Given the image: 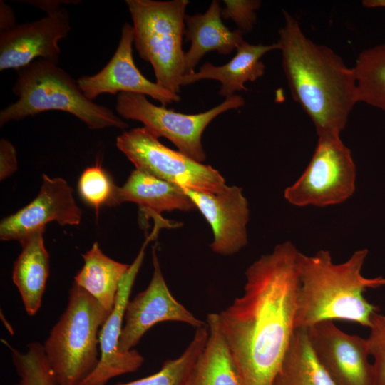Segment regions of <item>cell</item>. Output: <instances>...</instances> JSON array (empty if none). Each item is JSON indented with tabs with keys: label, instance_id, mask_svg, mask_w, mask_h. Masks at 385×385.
Listing matches in <instances>:
<instances>
[{
	"label": "cell",
	"instance_id": "1",
	"mask_svg": "<svg viewBox=\"0 0 385 385\" xmlns=\"http://www.w3.org/2000/svg\"><path fill=\"white\" fill-rule=\"evenodd\" d=\"M299 251L275 246L245 272L243 294L218 313L242 385H272L295 331Z\"/></svg>",
	"mask_w": 385,
	"mask_h": 385
},
{
	"label": "cell",
	"instance_id": "2",
	"mask_svg": "<svg viewBox=\"0 0 385 385\" xmlns=\"http://www.w3.org/2000/svg\"><path fill=\"white\" fill-rule=\"evenodd\" d=\"M282 14L277 43L292 98L312 121L318 138L340 136L359 103L354 68L332 48L309 38L293 16Z\"/></svg>",
	"mask_w": 385,
	"mask_h": 385
},
{
	"label": "cell",
	"instance_id": "3",
	"mask_svg": "<svg viewBox=\"0 0 385 385\" xmlns=\"http://www.w3.org/2000/svg\"><path fill=\"white\" fill-rule=\"evenodd\" d=\"M367 255V249L358 250L346 261L335 264L328 250H321L313 255L299 252L296 329L334 320L369 327L379 307L370 303L364 293L385 286V277L362 275Z\"/></svg>",
	"mask_w": 385,
	"mask_h": 385
},
{
	"label": "cell",
	"instance_id": "4",
	"mask_svg": "<svg viewBox=\"0 0 385 385\" xmlns=\"http://www.w3.org/2000/svg\"><path fill=\"white\" fill-rule=\"evenodd\" d=\"M12 91L18 99L1 111V126L43 112L59 111L78 118L91 130L128 127L112 110L87 98L66 71L43 59L17 70Z\"/></svg>",
	"mask_w": 385,
	"mask_h": 385
},
{
	"label": "cell",
	"instance_id": "5",
	"mask_svg": "<svg viewBox=\"0 0 385 385\" xmlns=\"http://www.w3.org/2000/svg\"><path fill=\"white\" fill-rule=\"evenodd\" d=\"M73 283L65 311L43 344L58 385H81L100 360L99 334L109 315Z\"/></svg>",
	"mask_w": 385,
	"mask_h": 385
},
{
	"label": "cell",
	"instance_id": "6",
	"mask_svg": "<svg viewBox=\"0 0 385 385\" xmlns=\"http://www.w3.org/2000/svg\"><path fill=\"white\" fill-rule=\"evenodd\" d=\"M139 56L150 63L156 83L179 94L185 75L183 38L188 0H126Z\"/></svg>",
	"mask_w": 385,
	"mask_h": 385
},
{
	"label": "cell",
	"instance_id": "7",
	"mask_svg": "<svg viewBox=\"0 0 385 385\" xmlns=\"http://www.w3.org/2000/svg\"><path fill=\"white\" fill-rule=\"evenodd\" d=\"M149 129L124 130L116 138V147L136 170L184 189L218 192L227 185L218 170L161 143Z\"/></svg>",
	"mask_w": 385,
	"mask_h": 385
},
{
	"label": "cell",
	"instance_id": "8",
	"mask_svg": "<svg viewBox=\"0 0 385 385\" xmlns=\"http://www.w3.org/2000/svg\"><path fill=\"white\" fill-rule=\"evenodd\" d=\"M244 105V98L234 95L205 112L185 114L163 106H156L142 94L119 93L115 108L120 117L142 123L143 127L158 137L168 139L178 151L203 163L206 154L202 144V135L205 128L219 115Z\"/></svg>",
	"mask_w": 385,
	"mask_h": 385
},
{
	"label": "cell",
	"instance_id": "9",
	"mask_svg": "<svg viewBox=\"0 0 385 385\" xmlns=\"http://www.w3.org/2000/svg\"><path fill=\"white\" fill-rule=\"evenodd\" d=\"M356 170L351 152L340 136L318 138L305 170L284 190V198L297 207L342 203L355 191Z\"/></svg>",
	"mask_w": 385,
	"mask_h": 385
},
{
	"label": "cell",
	"instance_id": "10",
	"mask_svg": "<svg viewBox=\"0 0 385 385\" xmlns=\"http://www.w3.org/2000/svg\"><path fill=\"white\" fill-rule=\"evenodd\" d=\"M153 266L148 286L127 304L118 344L122 353L133 349L143 336L161 322H183L195 329L207 326L206 322L197 318L173 296L162 273L155 248Z\"/></svg>",
	"mask_w": 385,
	"mask_h": 385
},
{
	"label": "cell",
	"instance_id": "11",
	"mask_svg": "<svg viewBox=\"0 0 385 385\" xmlns=\"http://www.w3.org/2000/svg\"><path fill=\"white\" fill-rule=\"evenodd\" d=\"M307 330L317 358L336 385H374L366 338L343 332L333 321Z\"/></svg>",
	"mask_w": 385,
	"mask_h": 385
},
{
	"label": "cell",
	"instance_id": "12",
	"mask_svg": "<svg viewBox=\"0 0 385 385\" xmlns=\"http://www.w3.org/2000/svg\"><path fill=\"white\" fill-rule=\"evenodd\" d=\"M70 31L69 14L62 7L38 20L1 31L0 71L19 70L37 59L58 65L59 42Z\"/></svg>",
	"mask_w": 385,
	"mask_h": 385
},
{
	"label": "cell",
	"instance_id": "13",
	"mask_svg": "<svg viewBox=\"0 0 385 385\" xmlns=\"http://www.w3.org/2000/svg\"><path fill=\"white\" fill-rule=\"evenodd\" d=\"M133 43V25L125 23L118 47L108 63L96 74L82 76L76 81L84 96L93 101L103 93H133L148 96L163 106L179 102V94L150 81L141 73L134 62Z\"/></svg>",
	"mask_w": 385,
	"mask_h": 385
},
{
	"label": "cell",
	"instance_id": "14",
	"mask_svg": "<svg viewBox=\"0 0 385 385\" xmlns=\"http://www.w3.org/2000/svg\"><path fill=\"white\" fill-rule=\"evenodd\" d=\"M83 215L73 188L62 178L42 175V184L36 197L25 207L1 220L0 240H17L51 222L61 226L78 225Z\"/></svg>",
	"mask_w": 385,
	"mask_h": 385
},
{
	"label": "cell",
	"instance_id": "15",
	"mask_svg": "<svg viewBox=\"0 0 385 385\" xmlns=\"http://www.w3.org/2000/svg\"><path fill=\"white\" fill-rule=\"evenodd\" d=\"M152 237V235L147 237L119 284L114 307L100 331L99 363L81 385H107L116 376L136 371L143 363L144 358L137 350L122 353L118 344L132 288L142 265L146 246Z\"/></svg>",
	"mask_w": 385,
	"mask_h": 385
},
{
	"label": "cell",
	"instance_id": "16",
	"mask_svg": "<svg viewBox=\"0 0 385 385\" xmlns=\"http://www.w3.org/2000/svg\"><path fill=\"white\" fill-rule=\"evenodd\" d=\"M183 189L212 228L214 252L232 255L247 244L250 209L242 188L227 185L218 192Z\"/></svg>",
	"mask_w": 385,
	"mask_h": 385
},
{
	"label": "cell",
	"instance_id": "17",
	"mask_svg": "<svg viewBox=\"0 0 385 385\" xmlns=\"http://www.w3.org/2000/svg\"><path fill=\"white\" fill-rule=\"evenodd\" d=\"M274 50H279L277 42L263 45L251 44L244 41L227 63L215 66L206 62L198 71L185 74L181 85L187 86L205 79L215 80L221 84L218 94L225 98H230L237 91H247L245 83L253 82L263 76L265 66L261 58Z\"/></svg>",
	"mask_w": 385,
	"mask_h": 385
},
{
	"label": "cell",
	"instance_id": "18",
	"mask_svg": "<svg viewBox=\"0 0 385 385\" xmlns=\"http://www.w3.org/2000/svg\"><path fill=\"white\" fill-rule=\"evenodd\" d=\"M221 9L214 0L205 13L185 15L184 36L190 46L185 53V74L194 72L207 53L228 55L245 41L241 31H231L223 24Z\"/></svg>",
	"mask_w": 385,
	"mask_h": 385
},
{
	"label": "cell",
	"instance_id": "19",
	"mask_svg": "<svg viewBox=\"0 0 385 385\" xmlns=\"http://www.w3.org/2000/svg\"><path fill=\"white\" fill-rule=\"evenodd\" d=\"M134 202L156 217L163 212L193 211L197 207L178 185L135 169L125 183L116 187L112 206Z\"/></svg>",
	"mask_w": 385,
	"mask_h": 385
},
{
	"label": "cell",
	"instance_id": "20",
	"mask_svg": "<svg viewBox=\"0 0 385 385\" xmlns=\"http://www.w3.org/2000/svg\"><path fill=\"white\" fill-rule=\"evenodd\" d=\"M45 228H39L19 241L21 251L13 267L12 280L29 316L35 315L41 308L49 276V255L43 239Z\"/></svg>",
	"mask_w": 385,
	"mask_h": 385
},
{
	"label": "cell",
	"instance_id": "21",
	"mask_svg": "<svg viewBox=\"0 0 385 385\" xmlns=\"http://www.w3.org/2000/svg\"><path fill=\"white\" fill-rule=\"evenodd\" d=\"M206 323L207 339L188 374L185 385H242L221 330L218 313L208 314Z\"/></svg>",
	"mask_w": 385,
	"mask_h": 385
},
{
	"label": "cell",
	"instance_id": "22",
	"mask_svg": "<svg viewBox=\"0 0 385 385\" xmlns=\"http://www.w3.org/2000/svg\"><path fill=\"white\" fill-rule=\"evenodd\" d=\"M82 258L83 265L75 275L74 283L111 313L115 304L119 284L130 265L107 256L97 242L82 255Z\"/></svg>",
	"mask_w": 385,
	"mask_h": 385
},
{
	"label": "cell",
	"instance_id": "23",
	"mask_svg": "<svg viewBox=\"0 0 385 385\" xmlns=\"http://www.w3.org/2000/svg\"><path fill=\"white\" fill-rule=\"evenodd\" d=\"M272 385H336L317 358L307 329H295Z\"/></svg>",
	"mask_w": 385,
	"mask_h": 385
},
{
	"label": "cell",
	"instance_id": "24",
	"mask_svg": "<svg viewBox=\"0 0 385 385\" xmlns=\"http://www.w3.org/2000/svg\"><path fill=\"white\" fill-rule=\"evenodd\" d=\"M353 68L359 102L385 111V43L363 50Z\"/></svg>",
	"mask_w": 385,
	"mask_h": 385
},
{
	"label": "cell",
	"instance_id": "25",
	"mask_svg": "<svg viewBox=\"0 0 385 385\" xmlns=\"http://www.w3.org/2000/svg\"><path fill=\"white\" fill-rule=\"evenodd\" d=\"M207 335V326L196 329L181 355L165 361L158 371L142 379L113 385H185L188 374L205 345Z\"/></svg>",
	"mask_w": 385,
	"mask_h": 385
},
{
	"label": "cell",
	"instance_id": "26",
	"mask_svg": "<svg viewBox=\"0 0 385 385\" xmlns=\"http://www.w3.org/2000/svg\"><path fill=\"white\" fill-rule=\"evenodd\" d=\"M4 343L11 350L12 362L19 377L14 385H58L42 344L30 342L27 350L21 351L4 340Z\"/></svg>",
	"mask_w": 385,
	"mask_h": 385
},
{
	"label": "cell",
	"instance_id": "27",
	"mask_svg": "<svg viewBox=\"0 0 385 385\" xmlns=\"http://www.w3.org/2000/svg\"><path fill=\"white\" fill-rule=\"evenodd\" d=\"M116 187L101 163L87 167L78 182L80 196L96 214L103 205L112 206Z\"/></svg>",
	"mask_w": 385,
	"mask_h": 385
},
{
	"label": "cell",
	"instance_id": "28",
	"mask_svg": "<svg viewBox=\"0 0 385 385\" xmlns=\"http://www.w3.org/2000/svg\"><path fill=\"white\" fill-rule=\"evenodd\" d=\"M366 338L369 355L374 359V385H385V311L375 312Z\"/></svg>",
	"mask_w": 385,
	"mask_h": 385
},
{
	"label": "cell",
	"instance_id": "29",
	"mask_svg": "<svg viewBox=\"0 0 385 385\" xmlns=\"http://www.w3.org/2000/svg\"><path fill=\"white\" fill-rule=\"evenodd\" d=\"M222 17L231 19L243 34L250 32L257 21V11L261 6L258 0H224Z\"/></svg>",
	"mask_w": 385,
	"mask_h": 385
},
{
	"label": "cell",
	"instance_id": "30",
	"mask_svg": "<svg viewBox=\"0 0 385 385\" xmlns=\"http://www.w3.org/2000/svg\"><path fill=\"white\" fill-rule=\"evenodd\" d=\"M18 169L16 151L8 140H0V180L2 181L12 175Z\"/></svg>",
	"mask_w": 385,
	"mask_h": 385
},
{
	"label": "cell",
	"instance_id": "31",
	"mask_svg": "<svg viewBox=\"0 0 385 385\" xmlns=\"http://www.w3.org/2000/svg\"><path fill=\"white\" fill-rule=\"evenodd\" d=\"M16 16L13 9L4 1H0V32L16 26Z\"/></svg>",
	"mask_w": 385,
	"mask_h": 385
},
{
	"label": "cell",
	"instance_id": "32",
	"mask_svg": "<svg viewBox=\"0 0 385 385\" xmlns=\"http://www.w3.org/2000/svg\"><path fill=\"white\" fill-rule=\"evenodd\" d=\"M26 4H29L31 5H33L45 12H46L47 14H51L52 12L56 11L57 10L62 8L61 6L63 4H78V1H61V0H36V1H26Z\"/></svg>",
	"mask_w": 385,
	"mask_h": 385
},
{
	"label": "cell",
	"instance_id": "33",
	"mask_svg": "<svg viewBox=\"0 0 385 385\" xmlns=\"http://www.w3.org/2000/svg\"><path fill=\"white\" fill-rule=\"evenodd\" d=\"M362 4L366 8L385 9V0H364L362 1Z\"/></svg>",
	"mask_w": 385,
	"mask_h": 385
}]
</instances>
